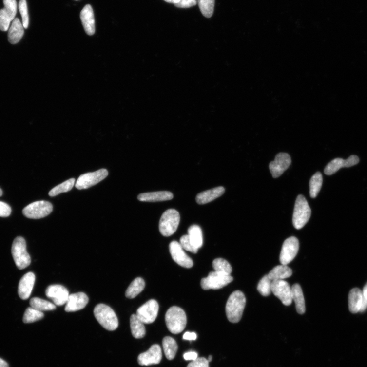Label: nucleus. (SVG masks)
Wrapping results in <instances>:
<instances>
[{
    "mask_svg": "<svg viewBox=\"0 0 367 367\" xmlns=\"http://www.w3.org/2000/svg\"><path fill=\"white\" fill-rule=\"evenodd\" d=\"M271 291L279 298L282 303L287 306H290L293 301L292 289L290 285L284 280L273 281Z\"/></svg>",
    "mask_w": 367,
    "mask_h": 367,
    "instance_id": "obj_11",
    "label": "nucleus"
},
{
    "mask_svg": "<svg viewBox=\"0 0 367 367\" xmlns=\"http://www.w3.org/2000/svg\"><path fill=\"white\" fill-rule=\"evenodd\" d=\"M323 182V178L321 173L317 172L311 178L309 182L310 195L315 198L319 193Z\"/></svg>",
    "mask_w": 367,
    "mask_h": 367,
    "instance_id": "obj_33",
    "label": "nucleus"
},
{
    "mask_svg": "<svg viewBox=\"0 0 367 367\" xmlns=\"http://www.w3.org/2000/svg\"><path fill=\"white\" fill-rule=\"evenodd\" d=\"M164 1L169 3L175 4L179 3L180 0H164Z\"/></svg>",
    "mask_w": 367,
    "mask_h": 367,
    "instance_id": "obj_48",
    "label": "nucleus"
},
{
    "mask_svg": "<svg viewBox=\"0 0 367 367\" xmlns=\"http://www.w3.org/2000/svg\"><path fill=\"white\" fill-rule=\"evenodd\" d=\"M162 358L161 347L158 344H154L147 351L138 356V362L140 365L150 366L159 364Z\"/></svg>",
    "mask_w": 367,
    "mask_h": 367,
    "instance_id": "obj_17",
    "label": "nucleus"
},
{
    "mask_svg": "<svg viewBox=\"0 0 367 367\" xmlns=\"http://www.w3.org/2000/svg\"><path fill=\"white\" fill-rule=\"evenodd\" d=\"M46 295L56 306H61L67 302L70 295L68 289L60 285H52L46 289Z\"/></svg>",
    "mask_w": 367,
    "mask_h": 367,
    "instance_id": "obj_16",
    "label": "nucleus"
},
{
    "mask_svg": "<svg viewBox=\"0 0 367 367\" xmlns=\"http://www.w3.org/2000/svg\"><path fill=\"white\" fill-rule=\"evenodd\" d=\"M246 304V298L240 291L233 292L230 296L226 307L228 319L236 324L241 320Z\"/></svg>",
    "mask_w": 367,
    "mask_h": 367,
    "instance_id": "obj_1",
    "label": "nucleus"
},
{
    "mask_svg": "<svg viewBox=\"0 0 367 367\" xmlns=\"http://www.w3.org/2000/svg\"><path fill=\"white\" fill-rule=\"evenodd\" d=\"M30 305L31 307L40 312L53 310L57 308L55 304L39 297L32 298L30 300Z\"/></svg>",
    "mask_w": 367,
    "mask_h": 367,
    "instance_id": "obj_32",
    "label": "nucleus"
},
{
    "mask_svg": "<svg viewBox=\"0 0 367 367\" xmlns=\"http://www.w3.org/2000/svg\"><path fill=\"white\" fill-rule=\"evenodd\" d=\"M165 318L167 328L174 334L182 332L186 326V315L181 308L176 306L170 308L167 311Z\"/></svg>",
    "mask_w": 367,
    "mask_h": 367,
    "instance_id": "obj_2",
    "label": "nucleus"
},
{
    "mask_svg": "<svg viewBox=\"0 0 367 367\" xmlns=\"http://www.w3.org/2000/svg\"><path fill=\"white\" fill-rule=\"evenodd\" d=\"M170 251L173 259L177 264L187 269L192 268L193 262L186 254L180 243L174 241L169 246Z\"/></svg>",
    "mask_w": 367,
    "mask_h": 367,
    "instance_id": "obj_14",
    "label": "nucleus"
},
{
    "mask_svg": "<svg viewBox=\"0 0 367 367\" xmlns=\"http://www.w3.org/2000/svg\"><path fill=\"white\" fill-rule=\"evenodd\" d=\"M186 361H195L197 359L198 354L196 352L191 351L185 353L183 355Z\"/></svg>",
    "mask_w": 367,
    "mask_h": 367,
    "instance_id": "obj_44",
    "label": "nucleus"
},
{
    "mask_svg": "<svg viewBox=\"0 0 367 367\" xmlns=\"http://www.w3.org/2000/svg\"><path fill=\"white\" fill-rule=\"evenodd\" d=\"M180 244L183 249L187 251L194 253H196L198 251V250L193 246L188 235L183 236L181 238Z\"/></svg>",
    "mask_w": 367,
    "mask_h": 367,
    "instance_id": "obj_40",
    "label": "nucleus"
},
{
    "mask_svg": "<svg viewBox=\"0 0 367 367\" xmlns=\"http://www.w3.org/2000/svg\"><path fill=\"white\" fill-rule=\"evenodd\" d=\"M197 0H180L179 3L174 4L178 8H188L195 6Z\"/></svg>",
    "mask_w": 367,
    "mask_h": 367,
    "instance_id": "obj_43",
    "label": "nucleus"
},
{
    "mask_svg": "<svg viewBox=\"0 0 367 367\" xmlns=\"http://www.w3.org/2000/svg\"><path fill=\"white\" fill-rule=\"evenodd\" d=\"M35 281L36 276L31 272L21 277L18 287V294L21 299L26 300L30 297Z\"/></svg>",
    "mask_w": 367,
    "mask_h": 367,
    "instance_id": "obj_20",
    "label": "nucleus"
},
{
    "mask_svg": "<svg viewBox=\"0 0 367 367\" xmlns=\"http://www.w3.org/2000/svg\"><path fill=\"white\" fill-rule=\"evenodd\" d=\"M88 301V297L84 293L72 294L69 295L66 303L65 312H75L82 309L86 306Z\"/></svg>",
    "mask_w": 367,
    "mask_h": 367,
    "instance_id": "obj_19",
    "label": "nucleus"
},
{
    "mask_svg": "<svg viewBox=\"0 0 367 367\" xmlns=\"http://www.w3.org/2000/svg\"><path fill=\"white\" fill-rule=\"evenodd\" d=\"M75 1H79V0H75Z\"/></svg>",
    "mask_w": 367,
    "mask_h": 367,
    "instance_id": "obj_51",
    "label": "nucleus"
},
{
    "mask_svg": "<svg viewBox=\"0 0 367 367\" xmlns=\"http://www.w3.org/2000/svg\"><path fill=\"white\" fill-rule=\"evenodd\" d=\"M145 286V282L142 278H136L127 289L126 296L130 299L135 298L143 290Z\"/></svg>",
    "mask_w": 367,
    "mask_h": 367,
    "instance_id": "obj_30",
    "label": "nucleus"
},
{
    "mask_svg": "<svg viewBox=\"0 0 367 367\" xmlns=\"http://www.w3.org/2000/svg\"><path fill=\"white\" fill-rule=\"evenodd\" d=\"M299 248V241L295 237L287 239L284 242L280 260L283 265L290 263L296 256Z\"/></svg>",
    "mask_w": 367,
    "mask_h": 367,
    "instance_id": "obj_13",
    "label": "nucleus"
},
{
    "mask_svg": "<svg viewBox=\"0 0 367 367\" xmlns=\"http://www.w3.org/2000/svg\"><path fill=\"white\" fill-rule=\"evenodd\" d=\"M213 268L215 271L231 275L232 269L230 263L222 258L215 259L212 263Z\"/></svg>",
    "mask_w": 367,
    "mask_h": 367,
    "instance_id": "obj_37",
    "label": "nucleus"
},
{
    "mask_svg": "<svg viewBox=\"0 0 367 367\" xmlns=\"http://www.w3.org/2000/svg\"><path fill=\"white\" fill-rule=\"evenodd\" d=\"M19 9L22 17V20H23V25L25 29H27L29 26V18L26 0H20Z\"/></svg>",
    "mask_w": 367,
    "mask_h": 367,
    "instance_id": "obj_39",
    "label": "nucleus"
},
{
    "mask_svg": "<svg viewBox=\"0 0 367 367\" xmlns=\"http://www.w3.org/2000/svg\"><path fill=\"white\" fill-rule=\"evenodd\" d=\"M3 195V191L1 190V188H0V196H1Z\"/></svg>",
    "mask_w": 367,
    "mask_h": 367,
    "instance_id": "obj_50",
    "label": "nucleus"
},
{
    "mask_svg": "<svg viewBox=\"0 0 367 367\" xmlns=\"http://www.w3.org/2000/svg\"><path fill=\"white\" fill-rule=\"evenodd\" d=\"M183 339L185 340L194 341L197 339V335L195 332H186L183 335Z\"/></svg>",
    "mask_w": 367,
    "mask_h": 367,
    "instance_id": "obj_45",
    "label": "nucleus"
},
{
    "mask_svg": "<svg viewBox=\"0 0 367 367\" xmlns=\"http://www.w3.org/2000/svg\"><path fill=\"white\" fill-rule=\"evenodd\" d=\"M209 363L206 358H199L189 364L187 367H209Z\"/></svg>",
    "mask_w": 367,
    "mask_h": 367,
    "instance_id": "obj_41",
    "label": "nucleus"
},
{
    "mask_svg": "<svg viewBox=\"0 0 367 367\" xmlns=\"http://www.w3.org/2000/svg\"><path fill=\"white\" fill-rule=\"evenodd\" d=\"M44 317V314L38 310L29 307L27 308L23 317V322L25 324L33 323L40 320Z\"/></svg>",
    "mask_w": 367,
    "mask_h": 367,
    "instance_id": "obj_36",
    "label": "nucleus"
},
{
    "mask_svg": "<svg viewBox=\"0 0 367 367\" xmlns=\"http://www.w3.org/2000/svg\"><path fill=\"white\" fill-rule=\"evenodd\" d=\"M12 213V208L7 204L0 201V217H7Z\"/></svg>",
    "mask_w": 367,
    "mask_h": 367,
    "instance_id": "obj_42",
    "label": "nucleus"
},
{
    "mask_svg": "<svg viewBox=\"0 0 367 367\" xmlns=\"http://www.w3.org/2000/svg\"><path fill=\"white\" fill-rule=\"evenodd\" d=\"M94 315L104 328L114 331L118 327V320L114 310L107 305L100 304L97 305L94 310Z\"/></svg>",
    "mask_w": 367,
    "mask_h": 367,
    "instance_id": "obj_3",
    "label": "nucleus"
},
{
    "mask_svg": "<svg viewBox=\"0 0 367 367\" xmlns=\"http://www.w3.org/2000/svg\"><path fill=\"white\" fill-rule=\"evenodd\" d=\"M233 281L231 275L226 274L217 271L211 272L206 278L201 280V286L204 290L210 289H219L223 288Z\"/></svg>",
    "mask_w": 367,
    "mask_h": 367,
    "instance_id": "obj_7",
    "label": "nucleus"
},
{
    "mask_svg": "<svg viewBox=\"0 0 367 367\" xmlns=\"http://www.w3.org/2000/svg\"><path fill=\"white\" fill-rule=\"evenodd\" d=\"M159 309L156 300L151 299L138 309L136 315L143 324H152L158 316Z\"/></svg>",
    "mask_w": 367,
    "mask_h": 367,
    "instance_id": "obj_10",
    "label": "nucleus"
},
{
    "mask_svg": "<svg viewBox=\"0 0 367 367\" xmlns=\"http://www.w3.org/2000/svg\"><path fill=\"white\" fill-rule=\"evenodd\" d=\"M180 216L178 211L174 209H168L162 214L159 222V230L165 237L174 234L179 227Z\"/></svg>",
    "mask_w": 367,
    "mask_h": 367,
    "instance_id": "obj_4",
    "label": "nucleus"
},
{
    "mask_svg": "<svg viewBox=\"0 0 367 367\" xmlns=\"http://www.w3.org/2000/svg\"><path fill=\"white\" fill-rule=\"evenodd\" d=\"M311 209L306 198L299 195L296 200L293 215V224L296 229H302L309 220Z\"/></svg>",
    "mask_w": 367,
    "mask_h": 367,
    "instance_id": "obj_5",
    "label": "nucleus"
},
{
    "mask_svg": "<svg viewBox=\"0 0 367 367\" xmlns=\"http://www.w3.org/2000/svg\"><path fill=\"white\" fill-rule=\"evenodd\" d=\"M24 35V27L18 18H15L8 33V39L10 43H18Z\"/></svg>",
    "mask_w": 367,
    "mask_h": 367,
    "instance_id": "obj_24",
    "label": "nucleus"
},
{
    "mask_svg": "<svg viewBox=\"0 0 367 367\" xmlns=\"http://www.w3.org/2000/svg\"><path fill=\"white\" fill-rule=\"evenodd\" d=\"M362 294L363 296V298L365 300H367V283L364 286L363 288V290L362 291Z\"/></svg>",
    "mask_w": 367,
    "mask_h": 367,
    "instance_id": "obj_46",
    "label": "nucleus"
},
{
    "mask_svg": "<svg viewBox=\"0 0 367 367\" xmlns=\"http://www.w3.org/2000/svg\"><path fill=\"white\" fill-rule=\"evenodd\" d=\"M4 8L0 9V30H8L10 22L15 19L17 13L16 0H3Z\"/></svg>",
    "mask_w": 367,
    "mask_h": 367,
    "instance_id": "obj_12",
    "label": "nucleus"
},
{
    "mask_svg": "<svg viewBox=\"0 0 367 367\" xmlns=\"http://www.w3.org/2000/svg\"><path fill=\"white\" fill-rule=\"evenodd\" d=\"M212 359H213L212 356V355H209V357H208V362H210L212 361Z\"/></svg>",
    "mask_w": 367,
    "mask_h": 367,
    "instance_id": "obj_49",
    "label": "nucleus"
},
{
    "mask_svg": "<svg viewBox=\"0 0 367 367\" xmlns=\"http://www.w3.org/2000/svg\"><path fill=\"white\" fill-rule=\"evenodd\" d=\"M188 236L197 249L201 248L203 244L202 230L199 226L194 225L191 226L188 230Z\"/></svg>",
    "mask_w": 367,
    "mask_h": 367,
    "instance_id": "obj_29",
    "label": "nucleus"
},
{
    "mask_svg": "<svg viewBox=\"0 0 367 367\" xmlns=\"http://www.w3.org/2000/svg\"><path fill=\"white\" fill-rule=\"evenodd\" d=\"M53 208L52 204L48 201H37L26 207L23 210V213L28 218L38 219L50 214Z\"/></svg>",
    "mask_w": 367,
    "mask_h": 367,
    "instance_id": "obj_8",
    "label": "nucleus"
},
{
    "mask_svg": "<svg viewBox=\"0 0 367 367\" xmlns=\"http://www.w3.org/2000/svg\"><path fill=\"white\" fill-rule=\"evenodd\" d=\"M272 282L268 275H265L260 281L257 289L262 295L268 296L271 294Z\"/></svg>",
    "mask_w": 367,
    "mask_h": 367,
    "instance_id": "obj_38",
    "label": "nucleus"
},
{
    "mask_svg": "<svg viewBox=\"0 0 367 367\" xmlns=\"http://www.w3.org/2000/svg\"><path fill=\"white\" fill-rule=\"evenodd\" d=\"M144 324L138 318L136 314L130 317V327L132 334L136 339H141L145 336L146 330Z\"/></svg>",
    "mask_w": 367,
    "mask_h": 367,
    "instance_id": "obj_28",
    "label": "nucleus"
},
{
    "mask_svg": "<svg viewBox=\"0 0 367 367\" xmlns=\"http://www.w3.org/2000/svg\"><path fill=\"white\" fill-rule=\"evenodd\" d=\"M293 273L292 270L287 265H278L269 273L268 276L272 281L284 280L290 277Z\"/></svg>",
    "mask_w": 367,
    "mask_h": 367,
    "instance_id": "obj_27",
    "label": "nucleus"
},
{
    "mask_svg": "<svg viewBox=\"0 0 367 367\" xmlns=\"http://www.w3.org/2000/svg\"><path fill=\"white\" fill-rule=\"evenodd\" d=\"M162 345L166 358L169 360H173L178 349L176 341L172 337H166L163 339Z\"/></svg>",
    "mask_w": 367,
    "mask_h": 367,
    "instance_id": "obj_31",
    "label": "nucleus"
},
{
    "mask_svg": "<svg viewBox=\"0 0 367 367\" xmlns=\"http://www.w3.org/2000/svg\"><path fill=\"white\" fill-rule=\"evenodd\" d=\"M292 289L293 300L295 302L297 312L299 314H304L306 312V306L302 289L299 284H295Z\"/></svg>",
    "mask_w": 367,
    "mask_h": 367,
    "instance_id": "obj_26",
    "label": "nucleus"
},
{
    "mask_svg": "<svg viewBox=\"0 0 367 367\" xmlns=\"http://www.w3.org/2000/svg\"><path fill=\"white\" fill-rule=\"evenodd\" d=\"M200 10L203 15L208 18L213 15L215 0H197Z\"/></svg>",
    "mask_w": 367,
    "mask_h": 367,
    "instance_id": "obj_35",
    "label": "nucleus"
},
{
    "mask_svg": "<svg viewBox=\"0 0 367 367\" xmlns=\"http://www.w3.org/2000/svg\"><path fill=\"white\" fill-rule=\"evenodd\" d=\"M80 18L85 32L89 36H93L95 33V20L93 8L90 5H86L82 10Z\"/></svg>",
    "mask_w": 367,
    "mask_h": 367,
    "instance_id": "obj_21",
    "label": "nucleus"
},
{
    "mask_svg": "<svg viewBox=\"0 0 367 367\" xmlns=\"http://www.w3.org/2000/svg\"><path fill=\"white\" fill-rule=\"evenodd\" d=\"M12 252L15 262L19 270L25 269L31 264V258L27 251V244L24 238L18 237L14 240Z\"/></svg>",
    "mask_w": 367,
    "mask_h": 367,
    "instance_id": "obj_6",
    "label": "nucleus"
},
{
    "mask_svg": "<svg viewBox=\"0 0 367 367\" xmlns=\"http://www.w3.org/2000/svg\"><path fill=\"white\" fill-rule=\"evenodd\" d=\"M224 187L219 186L211 189L198 194L196 197V202L200 205H204L214 201L225 193Z\"/></svg>",
    "mask_w": 367,
    "mask_h": 367,
    "instance_id": "obj_23",
    "label": "nucleus"
},
{
    "mask_svg": "<svg viewBox=\"0 0 367 367\" xmlns=\"http://www.w3.org/2000/svg\"><path fill=\"white\" fill-rule=\"evenodd\" d=\"M0 367H9V365L5 361L0 358Z\"/></svg>",
    "mask_w": 367,
    "mask_h": 367,
    "instance_id": "obj_47",
    "label": "nucleus"
},
{
    "mask_svg": "<svg viewBox=\"0 0 367 367\" xmlns=\"http://www.w3.org/2000/svg\"><path fill=\"white\" fill-rule=\"evenodd\" d=\"M108 175V171L104 169L92 173L84 174L81 175L77 179L75 187L77 190H86L101 182Z\"/></svg>",
    "mask_w": 367,
    "mask_h": 367,
    "instance_id": "obj_9",
    "label": "nucleus"
},
{
    "mask_svg": "<svg viewBox=\"0 0 367 367\" xmlns=\"http://www.w3.org/2000/svg\"><path fill=\"white\" fill-rule=\"evenodd\" d=\"M173 197L171 192L160 191L141 193L138 196V199L140 202H158L169 201Z\"/></svg>",
    "mask_w": 367,
    "mask_h": 367,
    "instance_id": "obj_22",
    "label": "nucleus"
},
{
    "mask_svg": "<svg viewBox=\"0 0 367 367\" xmlns=\"http://www.w3.org/2000/svg\"><path fill=\"white\" fill-rule=\"evenodd\" d=\"M292 162L290 155L286 153L276 155L273 161L270 163L269 167L273 177L280 176L290 166Z\"/></svg>",
    "mask_w": 367,
    "mask_h": 367,
    "instance_id": "obj_15",
    "label": "nucleus"
},
{
    "mask_svg": "<svg viewBox=\"0 0 367 367\" xmlns=\"http://www.w3.org/2000/svg\"><path fill=\"white\" fill-rule=\"evenodd\" d=\"M363 300L362 291L355 288L351 290L348 296L349 309L353 314L360 312Z\"/></svg>",
    "mask_w": 367,
    "mask_h": 367,
    "instance_id": "obj_25",
    "label": "nucleus"
},
{
    "mask_svg": "<svg viewBox=\"0 0 367 367\" xmlns=\"http://www.w3.org/2000/svg\"><path fill=\"white\" fill-rule=\"evenodd\" d=\"M360 161L359 158L355 155H352L347 160L336 158L332 160L326 167L325 174L331 175L336 173L343 168H350L357 165Z\"/></svg>",
    "mask_w": 367,
    "mask_h": 367,
    "instance_id": "obj_18",
    "label": "nucleus"
},
{
    "mask_svg": "<svg viewBox=\"0 0 367 367\" xmlns=\"http://www.w3.org/2000/svg\"><path fill=\"white\" fill-rule=\"evenodd\" d=\"M75 184V179L72 178L54 187L49 192V195L51 197H54L62 193H67L72 190Z\"/></svg>",
    "mask_w": 367,
    "mask_h": 367,
    "instance_id": "obj_34",
    "label": "nucleus"
}]
</instances>
